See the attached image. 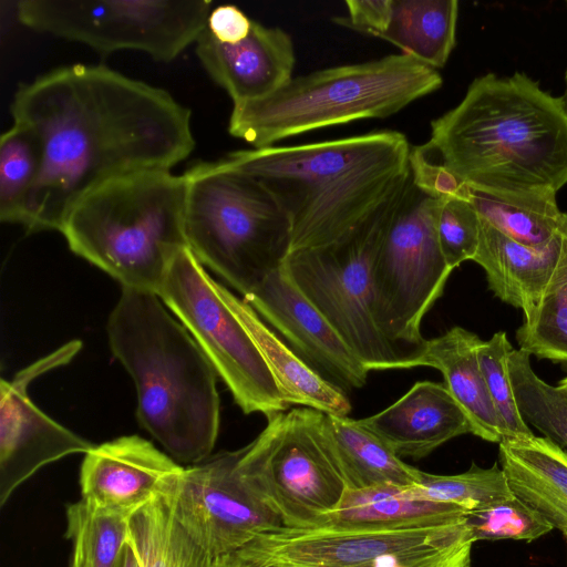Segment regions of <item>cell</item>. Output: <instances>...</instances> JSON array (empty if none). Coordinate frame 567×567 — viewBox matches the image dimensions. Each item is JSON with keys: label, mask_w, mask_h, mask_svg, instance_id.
<instances>
[{"label": "cell", "mask_w": 567, "mask_h": 567, "mask_svg": "<svg viewBox=\"0 0 567 567\" xmlns=\"http://www.w3.org/2000/svg\"><path fill=\"white\" fill-rule=\"evenodd\" d=\"M243 299L302 360L343 392L365 384L370 371L299 290L284 264Z\"/></svg>", "instance_id": "cell-16"}, {"label": "cell", "mask_w": 567, "mask_h": 567, "mask_svg": "<svg viewBox=\"0 0 567 567\" xmlns=\"http://www.w3.org/2000/svg\"><path fill=\"white\" fill-rule=\"evenodd\" d=\"M436 235L447 267L453 271L462 262L473 260L480 245L481 219L464 196L439 198Z\"/></svg>", "instance_id": "cell-36"}, {"label": "cell", "mask_w": 567, "mask_h": 567, "mask_svg": "<svg viewBox=\"0 0 567 567\" xmlns=\"http://www.w3.org/2000/svg\"><path fill=\"white\" fill-rule=\"evenodd\" d=\"M358 422L398 456L422 458L447 441L472 433L462 408L443 383L419 381L386 409Z\"/></svg>", "instance_id": "cell-20"}, {"label": "cell", "mask_w": 567, "mask_h": 567, "mask_svg": "<svg viewBox=\"0 0 567 567\" xmlns=\"http://www.w3.org/2000/svg\"><path fill=\"white\" fill-rule=\"evenodd\" d=\"M348 14L336 18L338 24L380 38L388 28L392 0H349Z\"/></svg>", "instance_id": "cell-38"}, {"label": "cell", "mask_w": 567, "mask_h": 567, "mask_svg": "<svg viewBox=\"0 0 567 567\" xmlns=\"http://www.w3.org/2000/svg\"><path fill=\"white\" fill-rule=\"evenodd\" d=\"M267 419L261 433L238 450V468L286 527H310L349 488L326 413L299 406Z\"/></svg>", "instance_id": "cell-9"}, {"label": "cell", "mask_w": 567, "mask_h": 567, "mask_svg": "<svg viewBox=\"0 0 567 567\" xmlns=\"http://www.w3.org/2000/svg\"><path fill=\"white\" fill-rule=\"evenodd\" d=\"M65 537L71 567H120L128 538V517L93 509L82 499L66 505Z\"/></svg>", "instance_id": "cell-29"}, {"label": "cell", "mask_w": 567, "mask_h": 567, "mask_svg": "<svg viewBox=\"0 0 567 567\" xmlns=\"http://www.w3.org/2000/svg\"><path fill=\"white\" fill-rule=\"evenodd\" d=\"M473 261L484 269L488 289L499 300L529 316L548 287L567 269V213H563L556 237L544 247L523 245L481 219L480 245Z\"/></svg>", "instance_id": "cell-19"}, {"label": "cell", "mask_w": 567, "mask_h": 567, "mask_svg": "<svg viewBox=\"0 0 567 567\" xmlns=\"http://www.w3.org/2000/svg\"><path fill=\"white\" fill-rule=\"evenodd\" d=\"M183 471L150 441L120 436L85 453L80 470L81 499L93 509L130 517L169 493Z\"/></svg>", "instance_id": "cell-17"}, {"label": "cell", "mask_w": 567, "mask_h": 567, "mask_svg": "<svg viewBox=\"0 0 567 567\" xmlns=\"http://www.w3.org/2000/svg\"><path fill=\"white\" fill-rule=\"evenodd\" d=\"M252 22L238 7L224 4L212 9L207 30L217 41L235 44L248 37Z\"/></svg>", "instance_id": "cell-39"}, {"label": "cell", "mask_w": 567, "mask_h": 567, "mask_svg": "<svg viewBox=\"0 0 567 567\" xmlns=\"http://www.w3.org/2000/svg\"><path fill=\"white\" fill-rule=\"evenodd\" d=\"M477 334L462 327H453L443 334L425 340L420 352L403 369L430 367L439 370L444 384L462 408L472 425V434L499 443L505 429L487 391L478 361Z\"/></svg>", "instance_id": "cell-21"}, {"label": "cell", "mask_w": 567, "mask_h": 567, "mask_svg": "<svg viewBox=\"0 0 567 567\" xmlns=\"http://www.w3.org/2000/svg\"><path fill=\"white\" fill-rule=\"evenodd\" d=\"M411 150L404 134L385 130L224 158L275 196L290 219L293 251L330 244L363 221L409 178Z\"/></svg>", "instance_id": "cell-3"}, {"label": "cell", "mask_w": 567, "mask_h": 567, "mask_svg": "<svg viewBox=\"0 0 567 567\" xmlns=\"http://www.w3.org/2000/svg\"><path fill=\"white\" fill-rule=\"evenodd\" d=\"M408 486L391 484L348 488L339 504L310 527H401L458 520L461 506L409 496Z\"/></svg>", "instance_id": "cell-24"}, {"label": "cell", "mask_w": 567, "mask_h": 567, "mask_svg": "<svg viewBox=\"0 0 567 567\" xmlns=\"http://www.w3.org/2000/svg\"><path fill=\"white\" fill-rule=\"evenodd\" d=\"M188 248L246 297L291 249V224L275 196L225 158L197 162L184 174Z\"/></svg>", "instance_id": "cell-7"}, {"label": "cell", "mask_w": 567, "mask_h": 567, "mask_svg": "<svg viewBox=\"0 0 567 567\" xmlns=\"http://www.w3.org/2000/svg\"><path fill=\"white\" fill-rule=\"evenodd\" d=\"M561 99L564 101V104H565V107H566V111H567V70H566V73H565V90H564V94H563Z\"/></svg>", "instance_id": "cell-42"}, {"label": "cell", "mask_w": 567, "mask_h": 567, "mask_svg": "<svg viewBox=\"0 0 567 567\" xmlns=\"http://www.w3.org/2000/svg\"><path fill=\"white\" fill-rule=\"evenodd\" d=\"M437 70L406 54L291 78L274 93L236 103L228 132L254 146L358 120L384 118L439 90Z\"/></svg>", "instance_id": "cell-6"}, {"label": "cell", "mask_w": 567, "mask_h": 567, "mask_svg": "<svg viewBox=\"0 0 567 567\" xmlns=\"http://www.w3.org/2000/svg\"><path fill=\"white\" fill-rule=\"evenodd\" d=\"M465 525L472 539L533 542L554 529L535 508L517 496L470 511Z\"/></svg>", "instance_id": "cell-34"}, {"label": "cell", "mask_w": 567, "mask_h": 567, "mask_svg": "<svg viewBox=\"0 0 567 567\" xmlns=\"http://www.w3.org/2000/svg\"><path fill=\"white\" fill-rule=\"evenodd\" d=\"M473 544L468 532L450 543L393 551L354 567H471Z\"/></svg>", "instance_id": "cell-37"}, {"label": "cell", "mask_w": 567, "mask_h": 567, "mask_svg": "<svg viewBox=\"0 0 567 567\" xmlns=\"http://www.w3.org/2000/svg\"><path fill=\"white\" fill-rule=\"evenodd\" d=\"M326 422L349 488L412 486L421 481L422 471L404 463L358 420L326 414Z\"/></svg>", "instance_id": "cell-27"}, {"label": "cell", "mask_w": 567, "mask_h": 567, "mask_svg": "<svg viewBox=\"0 0 567 567\" xmlns=\"http://www.w3.org/2000/svg\"><path fill=\"white\" fill-rule=\"evenodd\" d=\"M564 393L565 395L567 396V377H565L564 379H561L557 385Z\"/></svg>", "instance_id": "cell-41"}, {"label": "cell", "mask_w": 567, "mask_h": 567, "mask_svg": "<svg viewBox=\"0 0 567 567\" xmlns=\"http://www.w3.org/2000/svg\"><path fill=\"white\" fill-rule=\"evenodd\" d=\"M208 0H22L27 28L109 54L137 50L161 62L176 59L207 28Z\"/></svg>", "instance_id": "cell-12"}, {"label": "cell", "mask_w": 567, "mask_h": 567, "mask_svg": "<svg viewBox=\"0 0 567 567\" xmlns=\"http://www.w3.org/2000/svg\"><path fill=\"white\" fill-rule=\"evenodd\" d=\"M466 516V515H465ZM458 520L401 527H281L240 550L256 567H354L393 551L453 542Z\"/></svg>", "instance_id": "cell-14"}, {"label": "cell", "mask_w": 567, "mask_h": 567, "mask_svg": "<svg viewBox=\"0 0 567 567\" xmlns=\"http://www.w3.org/2000/svg\"><path fill=\"white\" fill-rule=\"evenodd\" d=\"M564 537H565V540H566V544H567V532H564Z\"/></svg>", "instance_id": "cell-43"}, {"label": "cell", "mask_w": 567, "mask_h": 567, "mask_svg": "<svg viewBox=\"0 0 567 567\" xmlns=\"http://www.w3.org/2000/svg\"><path fill=\"white\" fill-rule=\"evenodd\" d=\"M406 491L414 499L454 504L467 512L515 496L496 462L488 468L473 462L467 471L454 475L422 472L421 481Z\"/></svg>", "instance_id": "cell-31"}, {"label": "cell", "mask_w": 567, "mask_h": 567, "mask_svg": "<svg viewBox=\"0 0 567 567\" xmlns=\"http://www.w3.org/2000/svg\"><path fill=\"white\" fill-rule=\"evenodd\" d=\"M437 206L439 198L417 187L410 171L372 266L375 318L402 359L399 369L425 343L422 319L452 272L437 240Z\"/></svg>", "instance_id": "cell-11"}, {"label": "cell", "mask_w": 567, "mask_h": 567, "mask_svg": "<svg viewBox=\"0 0 567 567\" xmlns=\"http://www.w3.org/2000/svg\"><path fill=\"white\" fill-rule=\"evenodd\" d=\"M196 54L233 104L274 93L292 78L296 63L291 37L256 21L248 37L235 44L217 41L206 28L196 41Z\"/></svg>", "instance_id": "cell-18"}, {"label": "cell", "mask_w": 567, "mask_h": 567, "mask_svg": "<svg viewBox=\"0 0 567 567\" xmlns=\"http://www.w3.org/2000/svg\"><path fill=\"white\" fill-rule=\"evenodd\" d=\"M157 296L200 347L245 414L267 417L286 402L240 311V299L213 279L188 246L174 256Z\"/></svg>", "instance_id": "cell-10"}, {"label": "cell", "mask_w": 567, "mask_h": 567, "mask_svg": "<svg viewBox=\"0 0 567 567\" xmlns=\"http://www.w3.org/2000/svg\"><path fill=\"white\" fill-rule=\"evenodd\" d=\"M239 451L184 467L167 497L174 515L209 555L236 553L259 535L285 526L238 468Z\"/></svg>", "instance_id": "cell-13"}, {"label": "cell", "mask_w": 567, "mask_h": 567, "mask_svg": "<svg viewBox=\"0 0 567 567\" xmlns=\"http://www.w3.org/2000/svg\"><path fill=\"white\" fill-rule=\"evenodd\" d=\"M112 353L134 381L136 416L175 461L197 464L215 446L217 373L161 298L122 288L106 324Z\"/></svg>", "instance_id": "cell-4"}, {"label": "cell", "mask_w": 567, "mask_h": 567, "mask_svg": "<svg viewBox=\"0 0 567 567\" xmlns=\"http://www.w3.org/2000/svg\"><path fill=\"white\" fill-rule=\"evenodd\" d=\"M127 544L140 567H256L241 550L224 556L205 551L179 524L165 495L128 517Z\"/></svg>", "instance_id": "cell-23"}, {"label": "cell", "mask_w": 567, "mask_h": 567, "mask_svg": "<svg viewBox=\"0 0 567 567\" xmlns=\"http://www.w3.org/2000/svg\"><path fill=\"white\" fill-rule=\"evenodd\" d=\"M423 155L468 187L553 193L567 184V111L524 72L476 78L463 100L431 122Z\"/></svg>", "instance_id": "cell-2"}, {"label": "cell", "mask_w": 567, "mask_h": 567, "mask_svg": "<svg viewBox=\"0 0 567 567\" xmlns=\"http://www.w3.org/2000/svg\"><path fill=\"white\" fill-rule=\"evenodd\" d=\"M239 311L289 406H306L326 414L348 416L351 404L341 389L281 341L244 299H240Z\"/></svg>", "instance_id": "cell-25"}, {"label": "cell", "mask_w": 567, "mask_h": 567, "mask_svg": "<svg viewBox=\"0 0 567 567\" xmlns=\"http://www.w3.org/2000/svg\"><path fill=\"white\" fill-rule=\"evenodd\" d=\"M508 371L516 403L526 424L538 430L567 452V396L546 383L532 368L530 354L514 349L508 357Z\"/></svg>", "instance_id": "cell-30"}, {"label": "cell", "mask_w": 567, "mask_h": 567, "mask_svg": "<svg viewBox=\"0 0 567 567\" xmlns=\"http://www.w3.org/2000/svg\"><path fill=\"white\" fill-rule=\"evenodd\" d=\"M40 145L25 127L13 124L0 138V220L20 224L27 198L39 176Z\"/></svg>", "instance_id": "cell-32"}, {"label": "cell", "mask_w": 567, "mask_h": 567, "mask_svg": "<svg viewBox=\"0 0 567 567\" xmlns=\"http://www.w3.org/2000/svg\"><path fill=\"white\" fill-rule=\"evenodd\" d=\"M10 112L42 154L20 220L30 233L60 231L94 187L133 172L171 171L195 147L186 106L104 65L53 69L20 85Z\"/></svg>", "instance_id": "cell-1"}, {"label": "cell", "mask_w": 567, "mask_h": 567, "mask_svg": "<svg viewBox=\"0 0 567 567\" xmlns=\"http://www.w3.org/2000/svg\"><path fill=\"white\" fill-rule=\"evenodd\" d=\"M123 567H140L137 558L128 544L123 554Z\"/></svg>", "instance_id": "cell-40"}, {"label": "cell", "mask_w": 567, "mask_h": 567, "mask_svg": "<svg viewBox=\"0 0 567 567\" xmlns=\"http://www.w3.org/2000/svg\"><path fill=\"white\" fill-rule=\"evenodd\" d=\"M185 203L183 174L133 172L83 195L60 233L70 250L122 288L157 295L174 256L187 246Z\"/></svg>", "instance_id": "cell-5"}, {"label": "cell", "mask_w": 567, "mask_h": 567, "mask_svg": "<svg viewBox=\"0 0 567 567\" xmlns=\"http://www.w3.org/2000/svg\"><path fill=\"white\" fill-rule=\"evenodd\" d=\"M467 198L481 219L529 247L548 245L560 227L563 212L553 193L499 194L467 186Z\"/></svg>", "instance_id": "cell-28"}, {"label": "cell", "mask_w": 567, "mask_h": 567, "mask_svg": "<svg viewBox=\"0 0 567 567\" xmlns=\"http://www.w3.org/2000/svg\"><path fill=\"white\" fill-rule=\"evenodd\" d=\"M507 333L495 332L491 339L481 342L477 351L484 381L505 429V439L534 435L518 410L508 371V357L513 351Z\"/></svg>", "instance_id": "cell-35"}, {"label": "cell", "mask_w": 567, "mask_h": 567, "mask_svg": "<svg viewBox=\"0 0 567 567\" xmlns=\"http://www.w3.org/2000/svg\"><path fill=\"white\" fill-rule=\"evenodd\" d=\"M124 554V553H123ZM120 567H123V557H122V561H121V566Z\"/></svg>", "instance_id": "cell-44"}, {"label": "cell", "mask_w": 567, "mask_h": 567, "mask_svg": "<svg viewBox=\"0 0 567 567\" xmlns=\"http://www.w3.org/2000/svg\"><path fill=\"white\" fill-rule=\"evenodd\" d=\"M405 183L341 238L290 251L284 262L299 290L369 371L399 370L402 362L375 318L372 266Z\"/></svg>", "instance_id": "cell-8"}, {"label": "cell", "mask_w": 567, "mask_h": 567, "mask_svg": "<svg viewBox=\"0 0 567 567\" xmlns=\"http://www.w3.org/2000/svg\"><path fill=\"white\" fill-rule=\"evenodd\" d=\"M457 14L456 0H392L390 21L380 39L437 70L455 47Z\"/></svg>", "instance_id": "cell-26"}, {"label": "cell", "mask_w": 567, "mask_h": 567, "mask_svg": "<svg viewBox=\"0 0 567 567\" xmlns=\"http://www.w3.org/2000/svg\"><path fill=\"white\" fill-rule=\"evenodd\" d=\"M70 341L0 383V506L41 467L94 445L61 425L30 399L28 388L45 372L70 362L80 351Z\"/></svg>", "instance_id": "cell-15"}, {"label": "cell", "mask_w": 567, "mask_h": 567, "mask_svg": "<svg viewBox=\"0 0 567 567\" xmlns=\"http://www.w3.org/2000/svg\"><path fill=\"white\" fill-rule=\"evenodd\" d=\"M519 350L567 364V270L545 291L516 330Z\"/></svg>", "instance_id": "cell-33"}, {"label": "cell", "mask_w": 567, "mask_h": 567, "mask_svg": "<svg viewBox=\"0 0 567 567\" xmlns=\"http://www.w3.org/2000/svg\"><path fill=\"white\" fill-rule=\"evenodd\" d=\"M498 463L514 495L567 532V452L535 434L504 439Z\"/></svg>", "instance_id": "cell-22"}]
</instances>
